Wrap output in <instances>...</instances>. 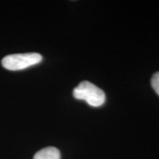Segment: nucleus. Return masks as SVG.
I'll use <instances>...</instances> for the list:
<instances>
[{"mask_svg":"<svg viewBox=\"0 0 159 159\" xmlns=\"http://www.w3.org/2000/svg\"><path fill=\"white\" fill-rule=\"evenodd\" d=\"M42 61L41 55L36 52L13 54L5 56L2 60L4 68L11 71L21 70L38 64Z\"/></svg>","mask_w":159,"mask_h":159,"instance_id":"2","label":"nucleus"},{"mask_svg":"<svg viewBox=\"0 0 159 159\" xmlns=\"http://www.w3.org/2000/svg\"><path fill=\"white\" fill-rule=\"evenodd\" d=\"M33 159H61V152L56 148L48 147L37 152Z\"/></svg>","mask_w":159,"mask_h":159,"instance_id":"3","label":"nucleus"},{"mask_svg":"<svg viewBox=\"0 0 159 159\" xmlns=\"http://www.w3.org/2000/svg\"><path fill=\"white\" fill-rule=\"evenodd\" d=\"M75 99L85 100L92 107H99L104 104L105 94L102 89L89 81H83L73 91Z\"/></svg>","mask_w":159,"mask_h":159,"instance_id":"1","label":"nucleus"},{"mask_svg":"<svg viewBox=\"0 0 159 159\" xmlns=\"http://www.w3.org/2000/svg\"><path fill=\"white\" fill-rule=\"evenodd\" d=\"M151 85H152V89L156 91V94L159 96V71L155 73L151 79Z\"/></svg>","mask_w":159,"mask_h":159,"instance_id":"4","label":"nucleus"}]
</instances>
